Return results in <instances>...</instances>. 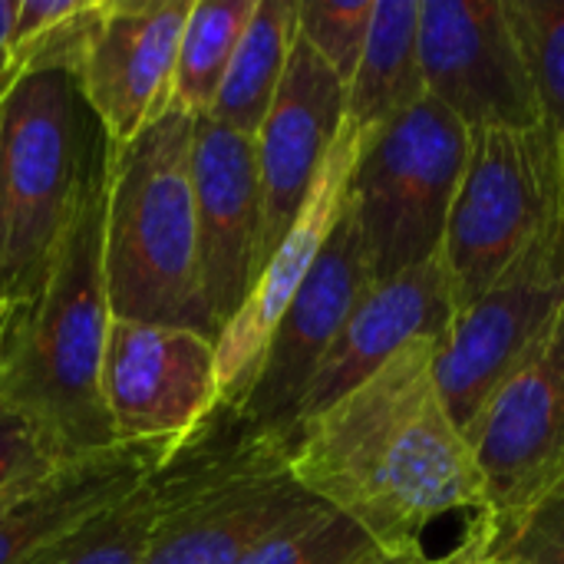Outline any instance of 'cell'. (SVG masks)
<instances>
[{"label":"cell","mask_w":564,"mask_h":564,"mask_svg":"<svg viewBox=\"0 0 564 564\" xmlns=\"http://www.w3.org/2000/svg\"><path fill=\"white\" fill-rule=\"evenodd\" d=\"M294 479L380 549L423 545L446 512H479L482 479L436 380V340H413L294 433Z\"/></svg>","instance_id":"6da1fadb"},{"label":"cell","mask_w":564,"mask_h":564,"mask_svg":"<svg viewBox=\"0 0 564 564\" xmlns=\"http://www.w3.org/2000/svg\"><path fill=\"white\" fill-rule=\"evenodd\" d=\"M106 149L109 139L99 129L46 278L30 301L13 304L0 357V400L40 423L69 456L116 446L102 400L112 327L106 294Z\"/></svg>","instance_id":"7a4b0ae2"},{"label":"cell","mask_w":564,"mask_h":564,"mask_svg":"<svg viewBox=\"0 0 564 564\" xmlns=\"http://www.w3.org/2000/svg\"><path fill=\"white\" fill-rule=\"evenodd\" d=\"M291 449V433L264 430L218 400L145 479L155 502L145 564H238L330 509L294 479Z\"/></svg>","instance_id":"3957f363"},{"label":"cell","mask_w":564,"mask_h":564,"mask_svg":"<svg viewBox=\"0 0 564 564\" xmlns=\"http://www.w3.org/2000/svg\"><path fill=\"white\" fill-rule=\"evenodd\" d=\"M195 116L172 106L106 149V294L112 321L185 327L218 340L198 271L192 192Z\"/></svg>","instance_id":"277c9868"},{"label":"cell","mask_w":564,"mask_h":564,"mask_svg":"<svg viewBox=\"0 0 564 564\" xmlns=\"http://www.w3.org/2000/svg\"><path fill=\"white\" fill-rule=\"evenodd\" d=\"M86 102L66 73H23L0 96V195L3 271L0 294L30 301L50 268L59 231L79 192L89 145Z\"/></svg>","instance_id":"5b68a950"},{"label":"cell","mask_w":564,"mask_h":564,"mask_svg":"<svg viewBox=\"0 0 564 564\" xmlns=\"http://www.w3.org/2000/svg\"><path fill=\"white\" fill-rule=\"evenodd\" d=\"M466 159L469 129L430 93L364 142L350 212L373 284L440 258Z\"/></svg>","instance_id":"8992f818"},{"label":"cell","mask_w":564,"mask_h":564,"mask_svg":"<svg viewBox=\"0 0 564 564\" xmlns=\"http://www.w3.org/2000/svg\"><path fill=\"white\" fill-rule=\"evenodd\" d=\"M558 129L549 122L469 132V159L440 251L456 314L558 218Z\"/></svg>","instance_id":"52a82bcc"},{"label":"cell","mask_w":564,"mask_h":564,"mask_svg":"<svg viewBox=\"0 0 564 564\" xmlns=\"http://www.w3.org/2000/svg\"><path fill=\"white\" fill-rule=\"evenodd\" d=\"M564 307V218L545 225L509 268L453 317L436 344V380L449 416L473 430L492 393Z\"/></svg>","instance_id":"ba28073f"},{"label":"cell","mask_w":564,"mask_h":564,"mask_svg":"<svg viewBox=\"0 0 564 564\" xmlns=\"http://www.w3.org/2000/svg\"><path fill=\"white\" fill-rule=\"evenodd\" d=\"M420 66L469 132L545 122L506 0H420Z\"/></svg>","instance_id":"9c48e42d"},{"label":"cell","mask_w":564,"mask_h":564,"mask_svg":"<svg viewBox=\"0 0 564 564\" xmlns=\"http://www.w3.org/2000/svg\"><path fill=\"white\" fill-rule=\"evenodd\" d=\"M482 479L473 519H506L564 482V307L466 433Z\"/></svg>","instance_id":"30bf717a"},{"label":"cell","mask_w":564,"mask_h":564,"mask_svg":"<svg viewBox=\"0 0 564 564\" xmlns=\"http://www.w3.org/2000/svg\"><path fill=\"white\" fill-rule=\"evenodd\" d=\"M102 400L116 443H175L221 400L215 340L185 327L112 321Z\"/></svg>","instance_id":"8fae6325"},{"label":"cell","mask_w":564,"mask_h":564,"mask_svg":"<svg viewBox=\"0 0 564 564\" xmlns=\"http://www.w3.org/2000/svg\"><path fill=\"white\" fill-rule=\"evenodd\" d=\"M370 288L373 278L347 198V208L334 225L330 238L324 241L311 274L304 278L284 317L278 321L264 347L261 367L251 380V390L238 403V410L251 423L294 436L301 400L321 360L327 357L347 317Z\"/></svg>","instance_id":"7c38bea8"},{"label":"cell","mask_w":564,"mask_h":564,"mask_svg":"<svg viewBox=\"0 0 564 564\" xmlns=\"http://www.w3.org/2000/svg\"><path fill=\"white\" fill-rule=\"evenodd\" d=\"M192 192L202 294L221 334L261 274V175L254 139L212 116H195Z\"/></svg>","instance_id":"4fadbf2b"},{"label":"cell","mask_w":564,"mask_h":564,"mask_svg":"<svg viewBox=\"0 0 564 564\" xmlns=\"http://www.w3.org/2000/svg\"><path fill=\"white\" fill-rule=\"evenodd\" d=\"M188 10L192 0H102L76 86L112 145L169 109Z\"/></svg>","instance_id":"5bb4252c"},{"label":"cell","mask_w":564,"mask_h":564,"mask_svg":"<svg viewBox=\"0 0 564 564\" xmlns=\"http://www.w3.org/2000/svg\"><path fill=\"white\" fill-rule=\"evenodd\" d=\"M347 122V86L297 33L278 96L254 135L261 175V268L297 221Z\"/></svg>","instance_id":"9a60e30c"},{"label":"cell","mask_w":564,"mask_h":564,"mask_svg":"<svg viewBox=\"0 0 564 564\" xmlns=\"http://www.w3.org/2000/svg\"><path fill=\"white\" fill-rule=\"evenodd\" d=\"M364 152V132L350 122H344L324 169L314 178V188L291 225V231L281 238V245L271 251L268 264L261 268L245 307L235 314V321L218 334L215 357H218V390L221 403H241L251 390V380L261 367L264 347L284 317L288 304L294 301L297 288L311 274L324 241L330 238L334 225L340 221L347 198H350V178Z\"/></svg>","instance_id":"2e32d148"},{"label":"cell","mask_w":564,"mask_h":564,"mask_svg":"<svg viewBox=\"0 0 564 564\" xmlns=\"http://www.w3.org/2000/svg\"><path fill=\"white\" fill-rule=\"evenodd\" d=\"M456 307L443 258H433L413 271L373 284L354 314L347 317L340 337L321 360L301 410L294 433L321 416L327 406L344 400L364 380H370L393 354L413 340H443L453 327Z\"/></svg>","instance_id":"e0dca14e"},{"label":"cell","mask_w":564,"mask_h":564,"mask_svg":"<svg viewBox=\"0 0 564 564\" xmlns=\"http://www.w3.org/2000/svg\"><path fill=\"white\" fill-rule=\"evenodd\" d=\"M172 443L76 453L0 499V564H30L56 539L145 486Z\"/></svg>","instance_id":"ac0fdd59"},{"label":"cell","mask_w":564,"mask_h":564,"mask_svg":"<svg viewBox=\"0 0 564 564\" xmlns=\"http://www.w3.org/2000/svg\"><path fill=\"white\" fill-rule=\"evenodd\" d=\"M423 96L420 0H377L357 73L347 83V122L367 142Z\"/></svg>","instance_id":"d6986e66"},{"label":"cell","mask_w":564,"mask_h":564,"mask_svg":"<svg viewBox=\"0 0 564 564\" xmlns=\"http://www.w3.org/2000/svg\"><path fill=\"white\" fill-rule=\"evenodd\" d=\"M294 36H297V3L258 0L208 116L254 139L284 79Z\"/></svg>","instance_id":"ffe728a7"},{"label":"cell","mask_w":564,"mask_h":564,"mask_svg":"<svg viewBox=\"0 0 564 564\" xmlns=\"http://www.w3.org/2000/svg\"><path fill=\"white\" fill-rule=\"evenodd\" d=\"M258 0H192L172 83V106L208 116Z\"/></svg>","instance_id":"44dd1931"},{"label":"cell","mask_w":564,"mask_h":564,"mask_svg":"<svg viewBox=\"0 0 564 564\" xmlns=\"http://www.w3.org/2000/svg\"><path fill=\"white\" fill-rule=\"evenodd\" d=\"M102 0H17L10 33V73L79 76Z\"/></svg>","instance_id":"7402d4cb"},{"label":"cell","mask_w":564,"mask_h":564,"mask_svg":"<svg viewBox=\"0 0 564 564\" xmlns=\"http://www.w3.org/2000/svg\"><path fill=\"white\" fill-rule=\"evenodd\" d=\"M449 564H564V482L506 519H469Z\"/></svg>","instance_id":"603a6c76"},{"label":"cell","mask_w":564,"mask_h":564,"mask_svg":"<svg viewBox=\"0 0 564 564\" xmlns=\"http://www.w3.org/2000/svg\"><path fill=\"white\" fill-rule=\"evenodd\" d=\"M152 522L155 502L149 486H142L56 539L30 564H145Z\"/></svg>","instance_id":"cb8c5ba5"},{"label":"cell","mask_w":564,"mask_h":564,"mask_svg":"<svg viewBox=\"0 0 564 564\" xmlns=\"http://www.w3.org/2000/svg\"><path fill=\"white\" fill-rule=\"evenodd\" d=\"M383 549L347 516L324 509L258 545L238 564H367Z\"/></svg>","instance_id":"d4e9b609"},{"label":"cell","mask_w":564,"mask_h":564,"mask_svg":"<svg viewBox=\"0 0 564 564\" xmlns=\"http://www.w3.org/2000/svg\"><path fill=\"white\" fill-rule=\"evenodd\" d=\"M545 122L564 129V0H506Z\"/></svg>","instance_id":"484cf974"},{"label":"cell","mask_w":564,"mask_h":564,"mask_svg":"<svg viewBox=\"0 0 564 564\" xmlns=\"http://www.w3.org/2000/svg\"><path fill=\"white\" fill-rule=\"evenodd\" d=\"M377 0H307L297 3V33L347 86L357 73Z\"/></svg>","instance_id":"4316f807"},{"label":"cell","mask_w":564,"mask_h":564,"mask_svg":"<svg viewBox=\"0 0 564 564\" xmlns=\"http://www.w3.org/2000/svg\"><path fill=\"white\" fill-rule=\"evenodd\" d=\"M66 456L69 453H63L40 423L0 400V499L50 473Z\"/></svg>","instance_id":"83f0119b"},{"label":"cell","mask_w":564,"mask_h":564,"mask_svg":"<svg viewBox=\"0 0 564 564\" xmlns=\"http://www.w3.org/2000/svg\"><path fill=\"white\" fill-rule=\"evenodd\" d=\"M17 20V0H0V93L13 83L10 73V33Z\"/></svg>","instance_id":"f1b7e54d"},{"label":"cell","mask_w":564,"mask_h":564,"mask_svg":"<svg viewBox=\"0 0 564 564\" xmlns=\"http://www.w3.org/2000/svg\"><path fill=\"white\" fill-rule=\"evenodd\" d=\"M367 564H443V558H433L426 555L423 545H413V549H393V552H380L377 558H370Z\"/></svg>","instance_id":"f546056e"},{"label":"cell","mask_w":564,"mask_h":564,"mask_svg":"<svg viewBox=\"0 0 564 564\" xmlns=\"http://www.w3.org/2000/svg\"><path fill=\"white\" fill-rule=\"evenodd\" d=\"M10 321H13V301H7V297L0 294V357H3V344H7Z\"/></svg>","instance_id":"4dcf8cb0"},{"label":"cell","mask_w":564,"mask_h":564,"mask_svg":"<svg viewBox=\"0 0 564 564\" xmlns=\"http://www.w3.org/2000/svg\"><path fill=\"white\" fill-rule=\"evenodd\" d=\"M558 155H562V175H558V215L564 218V129L558 132Z\"/></svg>","instance_id":"1f68e13d"},{"label":"cell","mask_w":564,"mask_h":564,"mask_svg":"<svg viewBox=\"0 0 564 564\" xmlns=\"http://www.w3.org/2000/svg\"><path fill=\"white\" fill-rule=\"evenodd\" d=\"M0 271H3V195H0Z\"/></svg>","instance_id":"d6a6232c"},{"label":"cell","mask_w":564,"mask_h":564,"mask_svg":"<svg viewBox=\"0 0 564 564\" xmlns=\"http://www.w3.org/2000/svg\"><path fill=\"white\" fill-rule=\"evenodd\" d=\"M443 564H449V562L443 558ZM466 564H499V562H466Z\"/></svg>","instance_id":"836d02e7"},{"label":"cell","mask_w":564,"mask_h":564,"mask_svg":"<svg viewBox=\"0 0 564 564\" xmlns=\"http://www.w3.org/2000/svg\"><path fill=\"white\" fill-rule=\"evenodd\" d=\"M0 96H3V93H0Z\"/></svg>","instance_id":"e575fe53"}]
</instances>
